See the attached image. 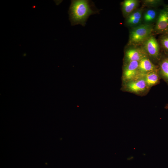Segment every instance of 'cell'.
I'll list each match as a JSON object with an SVG mask.
<instances>
[{
    "label": "cell",
    "mask_w": 168,
    "mask_h": 168,
    "mask_svg": "<svg viewBox=\"0 0 168 168\" xmlns=\"http://www.w3.org/2000/svg\"><path fill=\"white\" fill-rule=\"evenodd\" d=\"M71 2L68 13L72 26L81 24L84 26L90 16L99 13V10L91 1L72 0Z\"/></svg>",
    "instance_id": "1"
},
{
    "label": "cell",
    "mask_w": 168,
    "mask_h": 168,
    "mask_svg": "<svg viewBox=\"0 0 168 168\" xmlns=\"http://www.w3.org/2000/svg\"><path fill=\"white\" fill-rule=\"evenodd\" d=\"M154 25L142 24L131 28L127 44L142 45L152 34Z\"/></svg>",
    "instance_id": "2"
},
{
    "label": "cell",
    "mask_w": 168,
    "mask_h": 168,
    "mask_svg": "<svg viewBox=\"0 0 168 168\" xmlns=\"http://www.w3.org/2000/svg\"><path fill=\"white\" fill-rule=\"evenodd\" d=\"M150 89L147 86L143 76L122 83L121 88V90L123 91L132 93L140 96H146Z\"/></svg>",
    "instance_id": "3"
},
{
    "label": "cell",
    "mask_w": 168,
    "mask_h": 168,
    "mask_svg": "<svg viewBox=\"0 0 168 168\" xmlns=\"http://www.w3.org/2000/svg\"><path fill=\"white\" fill-rule=\"evenodd\" d=\"M141 46L150 59L157 65L162 53L158 41L154 35L152 34Z\"/></svg>",
    "instance_id": "4"
},
{
    "label": "cell",
    "mask_w": 168,
    "mask_h": 168,
    "mask_svg": "<svg viewBox=\"0 0 168 168\" xmlns=\"http://www.w3.org/2000/svg\"><path fill=\"white\" fill-rule=\"evenodd\" d=\"M147 55L141 45L126 44L124 50L123 64L129 62H139Z\"/></svg>",
    "instance_id": "5"
},
{
    "label": "cell",
    "mask_w": 168,
    "mask_h": 168,
    "mask_svg": "<svg viewBox=\"0 0 168 168\" xmlns=\"http://www.w3.org/2000/svg\"><path fill=\"white\" fill-rule=\"evenodd\" d=\"M167 33H168V5H166L159 10L152 34L161 35Z\"/></svg>",
    "instance_id": "6"
},
{
    "label": "cell",
    "mask_w": 168,
    "mask_h": 168,
    "mask_svg": "<svg viewBox=\"0 0 168 168\" xmlns=\"http://www.w3.org/2000/svg\"><path fill=\"white\" fill-rule=\"evenodd\" d=\"M142 75L138 69V62L134 61L123 64L122 83L136 79Z\"/></svg>",
    "instance_id": "7"
},
{
    "label": "cell",
    "mask_w": 168,
    "mask_h": 168,
    "mask_svg": "<svg viewBox=\"0 0 168 168\" xmlns=\"http://www.w3.org/2000/svg\"><path fill=\"white\" fill-rule=\"evenodd\" d=\"M144 7L138 8L125 18V25L130 29L142 24V16Z\"/></svg>",
    "instance_id": "8"
},
{
    "label": "cell",
    "mask_w": 168,
    "mask_h": 168,
    "mask_svg": "<svg viewBox=\"0 0 168 168\" xmlns=\"http://www.w3.org/2000/svg\"><path fill=\"white\" fill-rule=\"evenodd\" d=\"M158 68V65L153 63L147 55L138 62V69L140 74L143 76Z\"/></svg>",
    "instance_id": "9"
},
{
    "label": "cell",
    "mask_w": 168,
    "mask_h": 168,
    "mask_svg": "<svg viewBox=\"0 0 168 168\" xmlns=\"http://www.w3.org/2000/svg\"><path fill=\"white\" fill-rule=\"evenodd\" d=\"M159 12V10L157 8L144 9L143 13L142 24L154 25L157 19Z\"/></svg>",
    "instance_id": "10"
},
{
    "label": "cell",
    "mask_w": 168,
    "mask_h": 168,
    "mask_svg": "<svg viewBox=\"0 0 168 168\" xmlns=\"http://www.w3.org/2000/svg\"><path fill=\"white\" fill-rule=\"evenodd\" d=\"M140 1L138 0H124L121 4L123 16L125 18L139 8Z\"/></svg>",
    "instance_id": "11"
},
{
    "label": "cell",
    "mask_w": 168,
    "mask_h": 168,
    "mask_svg": "<svg viewBox=\"0 0 168 168\" xmlns=\"http://www.w3.org/2000/svg\"><path fill=\"white\" fill-rule=\"evenodd\" d=\"M157 65L161 79L168 85V56L162 53Z\"/></svg>",
    "instance_id": "12"
},
{
    "label": "cell",
    "mask_w": 168,
    "mask_h": 168,
    "mask_svg": "<svg viewBox=\"0 0 168 168\" xmlns=\"http://www.w3.org/2000/svg\"><path fill=\"white\" fill-rule=\"evenodd\" d=\"M143 77L147 86L150 88L159 84L161 79L158 68L143 75Z\"/></svg>",
    "instance_id": "13"
},
{
    "label": "cell",
    "mask_w": 168,
    "mask_h": 168,
    "mask_svg": "<svg viewBox=\"0 0 168 168\" xmlns=\"http://www.w3.org/2000/svg\"><path fill=\"white\" fill-rule=\"evenodd\" d=\"M157 40L162 53L168 56V33L161 35Z\"/></svg>",
    "instance_id": "14"
},
{
    "label": "cell",
    "mask_w": 168,
    "mask_h": 168,
    "mask_svg": "<svg viewBox=\"0 0 168 168\" xmlns=\"http://www.w3.org/2000/svg\"><path fill=\"white\" fill-rule=\"evenodd\" d=\"M163 1L161 0H143L142 1V7H144L157 8L162 5Z\"/></svg>",
    "instance_id": "15"
}]
</instances>
